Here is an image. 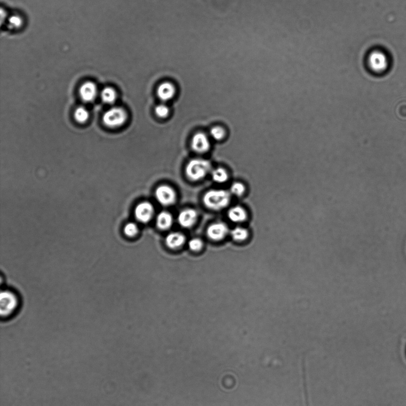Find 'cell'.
<instances>
[{
    "instance_id": "cell-1",
    "label": "cell",
    "mask_w": 406,
    "mask_h": 406,
    "mask_svg": "<svg viewBox=\"0 0 406 406\" xmlns=\"http://www.w3.org/2000/svg\"><path fill=\"white\" fill-rule=\"evenodd\" d=\"M230 198V193L226 190L212 189L204 195L203 201L207 208L220 210L228 206Z\"/></svg>"
},
{
    "instance_id": "cell-2",
    "label": "cell",
    "mask_w": 406,
    "mask_h": 406,
    "mask_svg": "<svg viewBox=\"0 0 406 406\" xmlns=\"http://www.w3.org/2000/svg\"><path fill=\"white\" fill-rule=\"evenodd\" d=\"M211 164L203 158H194L187 164L186 174L190 180L198 181L206 177L211 171Z\"/></svg>"
},
{
    "instance_id": "cell-3",
    "label": "cell",
    "mask_w": 406,
    "mask_h": 406,
    "mask_svg": "<svg viewBox=\"0 0 406 406\" xmlns=\"http://www.w3.org/2000/svg\"><path fill=\"white\" fill-rule=\"evenodd\" d=\"M127 117L126 111L120 108H113L106 111L102 117L103 123L109 128H117L125 123Z\"/></svg>"
},
{
    "instance_id": "cell-4",
    "label": "cell",
    "mask_w": 406,
    "mask_h": 406,
    "mask_svg": "<svg viewBox=\"0 0 406 406\" xmlns=\"http://www.w3.org/2000/svg\"><path fill=\"white\" fill-rule=\"evenodd\" d=\"M18 305V299L12 292L4 291L0 295V314L2 317H7L12 314Z\"/></svg>"
},
{
    "instance_id": "cell-5",
    "label": "cell",
    "mask_w": 406,
    "mask_h": 406,
    "mask_svg": "<svg viewBox=\"0 0 406 406\" xmlns=\"http://www.w3.org/2000/svg\"><path fill=\"white\" fill-rule=\"evenodd\" d=\"M368 65L371 71L376 73H381L387 69L388 60L387 57L383 52L378 50L373 51L369 54Z\"/></svg>"
},
{
    "instance_id": "cell-6",
    "label": "cell",
    "mask_w": 406,
    "mask_h": 406,
    "mask_svg": "<svg viewBox=\"0 0 406 406\" xmlns=\"http://www.w3.org/2000/svg\"><path fill=\"white\" fill-rule=\"evenodd\" d=\"M155 195L158 202L163 206L172 205L176 200V194L174 190L169 185L158 186L155 191Z\"/></svg>"
},
{
    "instance_id": "cell-7",
    "label": "cell",
    "mask_w": 406,
    "mask_h": 406,
    "mask_svg": "<svg viewBox=\"0 0 406 406\" xmlns=\"http://www.w3.org/2000/svg\"><path fill=\"white\" fill-rule=\"evenodd\" d=\"M154 213L153 205L147 201L139 203L135 209V217L142 223L148 222L153 217Z\"/></svg>"
},
{
    "instance_id": "cell-8",
    "label": "cell",
    "mask_w": 406,
    "mask_h": 406,
    "mask_svg": "<svg viewBox=\"0 0 406 406\" xmlns=\"http://www.w3.org/2000/svg\"><path fill=\"white\" fill-rule=\"evenodd\" d=\"M191 146L192 149L198 153H205L210 148V142L208 137L203 132H198L192 137Z\"/></svg>"
},
{
    "instance_id": "cell-9",
    "label": "cell",
    "mask_w": 406,
    "mask_h": 406,
    "mask_svg": "<svg viewBox=\"0 0 406 406\" xmlns=\"http://www.w3.org/2000/svg\"><path fill=\"white\" fill-rule=\"evenodd\" d=\"M229 228L225 223H215L212 224L207 229V235L212 240H222L228 234Z\"/></svg>"
},
{
    "instance_id": "cell-10",
    "label": "cell",
    "mask_w": 406,
    "mask_h": 406,
    "mask_svg": "<svg viewBox=\"0 0 406 406\" xmlns=\"http://www.w3.org/2000/svg\"><path fill=\"white\" fill-rule=\"evenodd\" d=\"M176 89L174 85L169 81L161 83L157 88L158 97L163 102H168L171 100L174 97Z\"/></svg>"
},
{
    "instance_id": "cell-11",
    "label": "cell",
    "mask_w": 406,
    "mask_h": 406,
    "mask_svg": "<svg viewBox=\"0 0 406 406\" xmlns=\"http://www.w3.org/2000/svg\"><path fill=\"white\" fill-rule=\"evenodd\" d=\"M197 212L194 209H186L180 212L178 217V223L183 227H191L197 220Z\"/></svg>"
},
{
    "instance_id": "cell-12",
    "label": "cell",
    "mask_w": 406,
    "mask_h": 406,
    "mask_svg": "<svg viewBox=\"0 0 406 406\" xmlns=\"http://www.w3.org/2000/svg\"><path fill=\"white\" fill-rule=\"evenodd\" d=\"M80 96L85 102H92L97 96V88L94 83L86 82L81 86L79 90Z\"/></svg>"
},
{
    "instance_id": "cell-13",
    "label": "cell",
    "mask_w": 406,
    "mask_h": 406,
    "mask_svg": "<svg viewBox=\"0 0 406 406\" xmlns=\"http://www.w3.org/2000/svg\"><path fill=\"white\" fill-rule=\"evenodd\" d=\"M184 241L185 237L179 232L171 233L166 239L167 246L172 249H177L182 246Z\"/></svg>"
},
{
    "instance_id": "cell-14",
    "label": "cell",
    "mask_w": 406,
    "mask_h": 406,
    "mask_svg": "<svg viewBox=\"0 0 406 406\" xmlns=\"http://www.w3.org/2000/svg\"><path fill=\"white\" fill-rule=\"evenodd\" d=\"M228 217L234 222H242L247 218V213L243 207L235 206L229 210Z\"/></svg>"
},
{
    "instance_id": "cell-15",
    "label": "cell",
    "mask_w": 406,
    "mask_h": 406,
    "mask_svg": "<svg viewBox=\"0 0 406 406\" xmlns=\"http://www.w3.org/2000/svg\"><path fill=\"white\" fill-rule=\"evenodd\" d=\"M172 217L169 213L163 212L158 215L157 224L158 228L161 230L168 229L172 226Z\"/></svg>"
},
{
    "instance_id": "cell-16",
    "label": "cell",
    "mask_w": 406,
    "mask_h": 406,
    "mask_svg": "<svg viewBox=\"0 0 406 406\" xmlns=\"http://www.w3.org/2000/svg\"><path fill=\"white\" fill-rule=\"evenodd\" d=\"M102 102L108 105H111L115 102L116 100L117 94L116 91L111 87H106L102 91L101 95Z\"/></svg>"
},
{
    "instance_id": "cell-17",
    "label": "cell",
    "mask_w": 406,
    "mask_h": 406,
    "mask_svg": "<svg viewBox=\"0 0 406 406\" xmlns=\"http://www.w3.org/2000/svg\"><path fill=\"white\" fill-rule=\"evenodd\" d=\"M212 178L214 182L222 184L226 183L229 178L228 174L225 169L218 168L212 171Z\"/></svg>"
},
{
    "instance_id": "cell-18",
    "label": "cell",
    "mask_w": 406,
    "mask_h": 406,
    "mask_svg": "<svg viewBox=\"0 0 406 406\" xmlns=\"http://www.w3.org/2000/svg\"><path fill=\"white\" fill-rule=\"evenodd\" d=\"M232 237L235 240L241 241L245 240L248 237V232L246 229L241 227H236L230 233Z\"/></svg>"
},
{
    "instance_id": "cell-19",
    "label": "cell",
    "mask_w": 406,
    "mask_h": 406,
    "mask_svg": "<svg viewBox=\"0 0 406 406\" xmlns=\"http://www.w3.org/2000/svg\"><path fill=\"white\" fill-rule=\"evenodd\" d=\"M74 116L77 122L83 123L88 120L89 114L87 109L83 107H79L76 109Z\"/></svg>"
},
{
    "instance_id": "cell-20",
    "label": "cell",
    "mask_w": 406,
    "mask_h": 406,
    "mask_svg": "<svg viewBox=\"0 0 406 406\" xmlns=\"http://www.w3.org/2000/svg\"><path fill=\"white\" fill-rule=\"evenodd\" d=\"M302 375H303V385L304 391V397L305 401V405L306 406H310L309 401V396H308L306 376V365H305L304 358L302 359Z\"/></svg>"
},
{
    "instance_id": "cell-21",
    "label": "cell",
    "mask_w": 406,
    "mask_h": 406,
    "mask_svg": "<svg viewBox=\"0 0 406 406\" xmlns=\"http://www.w3.org/2000/svg\"><path fill=\"white\" fill-rule=\"evenodd\" d=\"M230 192L232 194L237 197H241L244 195L246 192V186L243 183H235L233 184L230 188Z\"/></svg>"
},
{
    "instance_id": "cell-22",
    "label": "cell",
    "mask_w": 406,
    "mask_h": 406,
    "mask_svg": "<svg viewBox=\"0 0 406 406\" xmlns=\"http://www.w3.org/2000/svg\"><path fill=\"white\" fill-rule=\"evenodd\" d=\"M210 134L213 139L216 141H220L223 140L225 137L226 132L223 128L220 126H215L212 128L210 131Z\"/></svg>"
},
{
    "instance_id": "cell-23",
    "label": "cell",
    "mask_w": 406,
    "mask_h": 406,
    "mask_svg": "<svg viewBox=\"0 0 406 406\" xmlns=\"http://www.w3.org/2000/svg\"><path fill=\"white\" fill-rule=\"evenodd\" d=\"M138 231H139V229H138L136 224L133 222L126 224L125 228H124L125 235L129 237H135L137 235Z\"/></svg>"
},
{
    "instance_id": "cell-24",
    "label": "cell",
    "mask_w": 406,
    "mask_h": 406,
    "mask_svg": "<svg viewBox=\"0 0 406 406\" xmlns=\"http://www.w3.org/2000/svg\"><path fill=\"white\" fill-rule=\"evenodd\" d=\"M23 20L21 17L17 15L11 16L8 19V27L12 30H16L22 27Z\"/></svg>"
},
{
    "instance_id": "cell-25",
    "label": "cell",
    "mask_w": 406,
    "mask_h": 406,
    "mask_svg": "<svg viewBox=\"0 0 406 406\" xmlns=\"http://www.w3.org/2000/svg\"><path fill=\"white\" fill-rule=\"evenodd\" d=\"M155 113L158 117L164 119L169 116V108L164 105H159L155 108Z\"/></svg>"
},
{
    "instance_id": "cell-26",
    "label": "cell",
    "mask_w": 406,
    "mask_h": 406,
    "mask_svg": "<svg viewBox=\"0 0 406 406\" xmlns=\"http://www.w3.org/2000/svg\"><path fill=\"white\" fill-rule=\"evenodd\" d=\"M203 246V242L200 239H192L189 243V248L193 251H198L202 249Z\"/></svg>"
}]
</instances>
